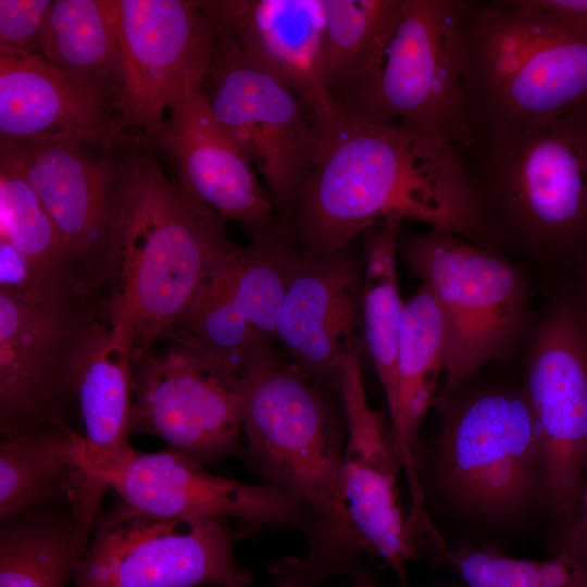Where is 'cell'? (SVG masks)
<instances>
[{
	"mask_svg": "<svg viewBox=\"0 0 587 587\" xmlns=\"http://www.w3.org/2000/svg\"><path fill=\"white\" fill-rule=\"evenodd\" d=\"M314 116L313 164L290 214L277 220L300 249L334 252L380 222L405 220L490 248L461 148L445 134L373 124L336 107Z\"/></svg>",
	"mask_w": 587,
	"mask_h": 587,
	"instance_id": "obj_1",
	"label": "cell"
},
{
	"mask_svg": "<svg viewBox=\"0 0 587 587\" xmlns=\"http://www.w3.org/2000/svg\"><path fill=\"white\" fill-rule=\"evenodd\" d=\"M226 220L186 193L143 150L118 159L108 324L132 358L152 350L239 247Z\"/></svg>",
	"mask_w": 587,
	"mask_h": 587,
	"instance_id": "obj_2",
	"label": "cell"
},
{
	"mask_svg": "<svg viewBox=\"0 0 587 587\" xmlns=\"http://www.w3.org/2000/svg\"><path fill=\"white\" fill-rule=\"evenodd\" d=\"M241 427L248 465L312 517L308 547L292 558L295 571L311 582L347 573L353 558L341 507L347 421L340 395L272 344L243 369Z\"/></svg>",
	"mask_w": 587,
	"mask_h": 587,
	"instance_id": "obj_3",
	"label": "cell"
},
{
	"mask_svg": "<svg viewBox=\"0 0 587 587\" xmlns=\"http://www.w3.org/2000/svg\"><path fill=\"white\" fill-rule=\"evenodd\" d=\"M460 148L491 246L508 241L576 264L587 247V100L540 124L471 136Z\"/></svg>",
	"mask_w": 587,
	"mask_h": 587,
	"instance_id": "obj_4",
	"label": "cell"
},
{
	"mask_svg": "<svg viewBox=\"0 0 587 587\" xmlns=\"http://www.w3.org/2000/svg\"><path fill=\"white\" fill-rule=\"evenodd\" d=\"M463 26L470 137L540 124L587 100V40L527 0L463 1Z\"/></svg>",
	"mask_w": 587,
	"mask_h": 587,
	"instance_id": "obj_5",
	"label": "cell"
},
{
	"mask_svg": "<svg viewBox=\"0 0 587 587\" xmlns=\"http://www.w3.org/2000/svg\"><path fill=\"white\" fill-rule=\"evenodd\" d=\"M463 1L401 0L365 68L330 97L341 112L373 124L438 130L469 139Z\"/></svg>",
	"mask_w": 587,
	"mask_h": 587,
	"instance_id": "obj_6",
	"label": "cell"
},
{
	"mask_svg": "<svg viewBox=\"0 0 587 587\" xmlns=\"http://www.w3.org/2000/svg\"><path fill=\"white\" fill-rule=\"evenodd\" d=\"M398 251L442 312L448 396L484 363L508 353L521 335L525 277L490 248L441 229L402 236Z\"/></svg>",
	"mask_w": 587,
	"mask_h": 587,
	"instance_id": "obj_7",
	"label": "cell"
},
{
	"mask_svg": "<svg viewBox=\"0 0 587 587\" xmlns=\"http://www.w3.org/2000/svg\"><path fill=\"white\" fill-rule=\"evenodd\" d=\"M223 521L159 516L118 500L100 513L75 587H246L252 575L236 562Z\"/></svg>",
	"mask_w": 587,
	"mask_h": 587,
	"instance_id": "obj_8",
	"label": "cell"
},
{
	"mask_svg": "<svg viewBox=\"0 0 587 587\" xmlns=\"http://www.w3.org/2000/svg\"><path fill=\"white\" fill-rule=\"evenodd\" d=\"M202 90L267 189L276 218L286 220L314 161V112L220 28Z\"/></svg>",
	"mask_w": 587,
	"mask_h": 587,
	"instance_id": "obj_9",
	"label": "cell"
},
{
	"mask_svg": "<svg viewBox=\"0 0 587 587\" xmlns=\"http://www.w3.org/2000/svg\"><path fill=\"white\" fill-rule=\"evenodd\" d=\"M524 391L544 446L558 552L579 519L587 460V310L576 298L558 302L539 324Z\"/></svg>",
	"mask_w": 587,
	"mask_h": 587,
	"instance_id": "obj_10",
	"label": "cell"
},
{
	"mask_svg": "<svg viewBox=\"0 0 587 587\" xmlns=\"http://www.w3.org/2000/svg\"><path fill=\"white\" fill-rule=\"evenodd\" d=\"M100 323L93 295L29 301L0 294L3 439L65 424L80 355Z\"/></svg>",
	"mask_w": 587,
	"mask_h": 587,
	"instance_id": "obj_11",
	"label": "cell"
},
{
	"mask_svg": "<svg viewBox=\"0 0 587 587\" xmlns=\"http://www.w3.org/2000/svg\"><path fill=\"white\" fill-rule=\"evenodd\" d=\"M439 474L463 507L509 515L546 492L544 446L525 391H491L464 403L439 445Z\"/></svg>",
	"mask_w": 587,
	"mask_h": 587,
	"instance_id": "obj_12",
	"label": "cell"
},
{
	"mask_svg": "<svg viewBox=\"0 0 587 587\" xmlns=\"http://www.w3.org/2000/svg\"><path fill=\"white\" fill-rule=\"evenodd\" d=\"M242 372L176 341L132 358V435L162 438L202 465L242 454Z\"/></svg>",
	"mask_w": 587,
	"mask_h": 587,
	"instance_id": "obj_13",
	"label": "cell"
},
{
	"mask_svg": "<svg viewBox=\"0 0 587 587\" xmlns=\"http://www.w3.org/2000/svg\"><path fill=\"white\" fill-rule=\"evenodd\" d=\"M224 260L166 336L243 371L275 344L282 302L301 249L275 217Z\"/></svg>",
	"mask_w": 587,
	"mask_h": 587,
	"instance_id": "obj_14",
	"label": "cell"
},
{
	"mask_svg": "<svg viewBox=\"0 0 587 587\" xmlns=\"http://www.w3.org/2000/svg\"><path fill=\"white\" fill-rule=\"evenodd\" d=\"M116 14L118 113L151 138L180 96L202 88L218 26L199 1L116 0Z\"/></svg>",
	"mask_w": 587,
	"mask_h": 587,
	"instance_id": "obj_15",
	"label": "cell"
},
{
	"mask_svg": "<svg viewBox=\"0 0 587 587\" xmlns=\"http://www.w3.org/2000/svg\"><path fill=\"white\" fill-rule=\"evenodd\" d=\"M339 395L347 421L341 507L351 551L359 566L366 554L379 557L409 587L407 564L417 552L398 496L400 461L383 415L369 404L359 351L342 361Z\"/></svg>",
	"mask_w": 587,
	"mask_h": 587,
	"instance_id": "obj_16",
	"label": "cell"
},
{
	"mask_svg": "<svg viewBox=\"0 0 587 587\" xmlns=\"http://www.w3.org/2000/svg\"><path fill=\"white\" fill-rule=\"evenodd\" d=\"M14 143L26 178L97 292L112 272L118 158L66 139Z\"/></svg>",
	"mask_w": 587,
	"mask_h": 587,
	"instance_id": "obj_17",
	"label": "cell"
},
{
	"mask_svg": "<svg viewBox=\"0 0 587 587\" xmlns=\"http://www.w3.org/2000/svg\"><path fill=\"white\" fill-rule=\"evenodd\" d=\"M362 275L353 242L329 253L301 249L278 314L275 342L285 358L336 394L344 359L363 346Z\"/></svg>",
	"mask_w": 587,
	"mask_h": 587,
	"instance_id": "obj_18",
	"label": "cell"
},
{
	"mask_svg": "<svg viewBox=\"0 0 587 587\" xmlns=\"http://www.w3.org/2000/svg\"><path fill=\"white\" fill-rule=\"evenodd\" d=\"M126 504L165 517H233L249 524L297 528L308 536V510L277 487L212 474L174 451L128 452L105 478Z\"/></svg>",
	"mask_w": 587,
	"mask_h": 587,
	"instance_id": "obj_19",
	"label": "cell"
},
{
	"mask_svg": "<svg viewBox=\"0 0 587 587\" xmlns=\"http://www.w3.org/2000/svg\"><path fill=\"white\" fill-rule=\"evenodd\" d=\"M116 97L40 54L0 53L1 141L66 139L112 148L125 128Z\"/></svg>",
	"mask_w": 587,
	"mask_h": 587,
	"instance_id": "obj_20",
	"label": "cell"
},
{
	"mask_svg": "<svg viewBox=\"0 0 587 587\" xmlns=\"http://www.w3.org/2000/svg\"><path fill=\"white\" fill-rule=\"evenodd\" d=\"M151 138L171 159L179 187L227 222L250 230L276 217L267 189L212 114L202 88L180 96Z\"/></svg>",
	"mask_w": 587,
	"mask_h": 587,
	"instance_id": "obj_21",
	"label": "cell"
},
{
	"mask_svg": "<svg viewBox=\"0 0 587 587\" xmlns=\"http://www.w3.org/2000/svg\"><path fill=\"white\" fill-rule=\"evenodd\" d=\"M201 8L259 66L310 109H332L324 82V0H208Z\"/></svg>",
	"mask_w": 587,
	"mask_h": 587,
	"instance_id": "obj_22",
	"label": "cell"
},
{
	"mask_svg": "<svg viewBox=\"0 0 587 587\" xmlns=\"http://www.w3.org/2000/svg\"><path fill=\"white\" fill-rule=\"evenodd\" d=\"M76 394L84 426L86 484L75 514L79 527L90 532L102 512L109 489L105 478L133 450L132 349L109 324H99L80 355Z\"/></svg>",
	"mask_w": 587,
	"mask_h": 587,
	"instance_id": "obj_23",
	"label": "cell"
},
{
	"mask_svg": "<svg viewBox=\"0 0 587 587\" xmlns=\"http://www.w3.org/2000/svg\"><path fill=\"white\" fill-rule=\"evenodd\" d=\"M446 329L440 307L425 286L404 301L397 360L396 394L388 408L390 439L407 469L410 489L420 483L413 455L419 426L432 405L438 376L445 371Z\"/></svg>",
	"mask_w": 587,
	"mask_h": 587,
	"instance_id": "obj_24",
	"label": "cell"
},
{
	"mask_svg": "<svg viewBox=\"0 0 587 587\" xmlns=\"http://www.w3.org/2000/svg\"><path fill=\"white\" fill-rule=\"evenodd\" d=\"M84 554L67 496L1 516L0 587H66Z\"/></svg>",
	"mask_w": 587,
	"mask_h": 587,
	"instance_id": "obj_25",
	"label": "cell"
},
{
	"mask_svg": "<svg viewBox=\"0 0 587 587\" xmlns=\"http://www.w3.org/2000/svg\"><path fill=\"white\" fill-rule=\"evenodd\" d=\"M0 238L30 262L51 300L95 294L28 183L10 141H1L0 150Z\"/></svg>",
	"mask_w": 587,
	"mask_h": 587,
	"instance_id": "obj_26",
	"label": "cell"
},
{
	"mask_svg": "<svg viewBox=\"0 0 587 587\" xmlns=\"http://www.w3.org/2000/svg\"><path fill=\"white\" fill-rule=\"evenodd\" d=\"M84 437L67 424L3 439L0 516L53 497L76 503L85 488Z\"/></svg>",
	"mask_w": 587,
	"mask_h": 587,
	"instance_id": "obj_27",
	"label": "cell"
},
{
	"mask_svg": "<svg viewBox=\"0 0 587 587\" xmlns=\"http://www.w3.org/2000/svg\"><path fill=\"white\" fill-rule=\"evenodd\" d=\"M39 54L80 79L118 91L116 0H54L39 38Z\"/></svg>",
	"mask_w": 587,
	"mask_h": 587,
	"instance_id": "obj_28",
	"label": "cell"
},
{
	"mask_svg": "<svg viewBox=\"0 0 587 587\" xmlns=\"http://www.w3.org/2000/svg\"><path fill=\"white\" fill-rule=\"evenodd\" d=\"M399 221H384L362 236L363 346L376 370L388 408L396 394V360L404 308L397 274Z\"/></svg>",
	"mask_w": 587,
	"mask_h": 587,
	"instance_id": "obj_29",
	"label": "cell"
},
{
	"mask_svg": "<svg viewBox=\"0 0 587 587\" xmlns=\"http://www.w3.org/2000/svg\"><path fill=\"white\" fill-rule=\"evenodd\" d=\"M324 82L332 95L354 82L376 54L401 0H324Z\"/></svg>",
	"mask_w": 587,
	"mask_h": 587,
	"instance_id": "obj_30",
	"label": "cell"
},
{
	"mask_svg": "<svg viewBox=\"0 0 587 587\" xmlns=\"http://www.w3.org/2000/svg\"><path fill=\"white\" fill-rule=\"evenodd\" d=\"M446 558L470 587H587V551L561 550L544 561L472 550Z\"/></svg>",
	"mask_w": 587,
	"mask_h": 587,
	"instance_id": "obj_31",
	"label": "cell"
},
{
	"mask_svg": "<svg viewBox=\"0 0 587 587\" xmlns=\"http://www.w3.org/2000/svg\"><path fill=\"white\" fill-rule=\"evenodd\" d=\"M51 0H0V53L39 54V38Z\"/></svg>",
	"mask_w": 587,
	"mask_h": 587,
	"instance_id": "obj_32",
	"label": "cell"
},
{
	"mask_svg": "<svg viewBox=\"0 0 587 587\" xmlns=\"http://www.w3.org/2000/svg\"><path fill=\"white\" fill-rule=\"evenodd\" d=\"M0 294L21 300L53 301L35 267L4 238H0Z\"/></svg>",
	"mask_w": 587,
	"mask_h": 587,
	"instance_id": "obj_33",
	"label": "cell"
},
{
	"mask_svg": "<svg viewBox=\"0 0 587 587\" xmlns=\"http://www.w3.org/2000/svg\"><path fill=\"white\" fill-rule=\"evenodd\" d=\"M554 24L587 40V0H527Z\"/></svg>",
	"mask_w": 587,
	"mask_h": 587,
	"instance_id": "obj_34",
	"label": "cell"
},
{
	"mask_svg": "<svg viewBox=\"0 0 587 587\" xmlns=\"http://www.w3.org/2000/svg\"><path fill=\"white\" fill-rule=\"evenodd\" d=\"M561 550L575 552V553L587 551V460H586L585 482H584V487H583V492H582L579 519L566 545Z\"/></svg>",
	"mask_w": 587,
	"mask_h": 587,
	"instance_id": "obj_35",
	"label": "cell"
},
{
	"mask_svg": "<svg viewBox=\"0 0 587 587\" xmlns=\"http://www.w3.org/2000/svg\"><path fill=\"white\" fill-rule=\"evenodd\" d=\"M576 265L579 268V292L576 299L587 310V247L576 262Z\"/></svg>",
	"mask_w": 587,
	"mask_h": 587,
	"instance_id": "obj_36",
	"label": "cell"
},
{
	"mask_svg": "<svg viewBox=\"0 0 587 587\" xmlns=\"http://www.w3.org/2000/svg\"><path fill=\"white\" fill-rule=\"evenodd\" d=\"M352 587H375V585L370 579L361 576L357 577V582Z\"/></svg>",
	"mask_w": 587,
	"mask_h": 587,
	"instance_id": "obj_37",
	"label": "cell"
}]
</instances>
